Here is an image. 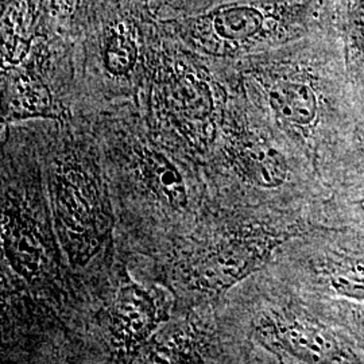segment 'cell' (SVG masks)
Wrapping results in <instances>:
<instances>
[{
  "label": "cell",
  "instance_id": "6da1fadb",
  "mask_svg": "<svg viewBox=\"0 0 364 364\" xmlns=\"http://www.w3.org/2000/svg\"><path fill=\"white\" fill-rule=\"evenodd\" d=\"M331 0H218L192 11L156 16L189 52L240 60L329 27Z\"/></svg>",
  "mask_w": 364,
  "mask_h": 364
},
{
  "label": "cell",
  "instance_id": "7a4b0ae2",
  "mask_svg": "<svg viewBox=\"0 0 364 364\" xmlns=\"http://www.w3.org/2000/svg\"><path fill=\"white\" fill-rule=\"evenodd\" d=\"M55 230L69 260L85 266L103 248L111 231V212L99 176L88 161L66 156L50 177Z\"/></svg>",
  "mask_w": 364,
  "mask_h": 364
},
{
  "label": "cell",
  "instance_id": "3957f363",
  "mask_svg": "<svg viewBox=\"0 0 364 364\" xmlns=\"http://www.w3.org/2000/svg\"><path fill=\"white\" fill-rule=\"evenodd\" d=\"M162 77L161 97L176 130L196 149L207 147L223 117L221 88L195 64L178 63Z\"/></svg>",
  "mask_w": 364,
  "mask_h": 364
},
{
  "label": "cell",
  "instance_id": "277c9868",
  "mask_svg": "<svg viewBox=\"0 0 364 364\" xmlns=\"http://www.w3.org/2000/svg\"><path fill=\"white\" fill-rule=\"evenodd\" d=\"M277 235L243 230L207 248L189 269V284L201 291L220 293L258 270L278 246Z\"/></svg>",
  "mask_w": 364,
  "mask_h": 364
},
{
  "label": "cell",
  "instance_id": "5b68a950",
  "mask_svg": "<svg viewBox=\"0 0 364 364\" xmlns=\"http://www.w3.org/2000/svg\"><path fill=\"white\" fill-rule=\"evenodd\" d=\"M169 305L165 293L142 287L131 279L123 281L109 312V329L115 343L132 351L166 321Z\"/></svg>",
  "mask_w": 364,
  "mask_h": 364
},
{
  "label": "cell",
  "instance_id": "8992f818",
  "mask_svg": "<svg viewBox=\"0 0 364 364\" xmlns=\"http://www.w3.org/2000/svg\"><path fill=\"white\" fill-rule=\"evenodd\" d=\"M225 156L235 171L259 188L282 185L287 165L281 153L262 136L246 129L231 131L225 139Z\"/></svg>",
  "mask_w": 364,
  "mask_h": 364
},
{
  "label": "cell",
  "instance_id": "52a82bcc",
  "mask_svg": "<svg viewBox=\"0 0 364 364\" xmlns=\"http://www.w3.org/2000/svg\"><path fill=\"white\" fill-rule=\"evenodd\" d=\"M1 228L6 259L21 277L33 281L38 275L42 262L38 232L30 218L11 197L3 204Z\"/></svg>",
  "mask_w": 364,
  "mask_h": 364
},
{
  "label": "cell",
  "instance_id": "ba28073f",
  "mask_svg": "<svg viewBox=\"0 0 364 364\" xmlns=\"http://www.w3.org/2000/svg\"><path fill=\"white\" fill-rule=\"evenodd\" d=\"M262 333L275 346L306 362H332L341 358L336 341L320 326L297 320L262 323Z\"/></svg>",
  "mask_w": 364,
  "mask_h": 364
},
{
  "label": "cell",
  "instance_id": "9c48e42d",
  "mask_svg": "<svg viewBox=\"0 0 364 364\" xmlns=\"http://www.w3.org/2000/svg\"><path fill=\"white\" fill-rule=\"evenodd\" d=\"M329 28L338 38L351 81L364 88V0H331Z\"/></svg>",
  "mask_w": 364,
  "mask_h": 364
},
{
  "label": "cell",
  "instance_id": "30bf717a",
  "mask_svg": "<svg viewBox=\"0 0 364 364\" xmlns=\"http://www.w3.org/2000/svg\"><path fill=\"white\" fill-rule=\"evenodd\" d=\"M11 70L14 76L9 85V99L6 103L7 122L33 117H60L58 105L54 102L49 85L34 68Z\"/></svg>",
  "mask_w": 364,
  "mask_h": 364
},
{
  "label": "cell",
  "instance_id": "8fae6325",
  "mask_svg": "<svg viewBox=\"0 0 364 364\" xmlns=\"http://www.w3.org/2000/svg\"><path fill=\"white\" fill-rule=\"evenodd\" d=\"M138 170L147 189L159 201L174 209L186 207V185L169 158L154 149L142 147L138 151Z\"/></svg>",
  "mask_w": 364,
  "mask_h": 364
},
{
  "label": "cell",
  "instance_id": "7c38bea8",
  "mask_svg": "<svg viewBox=\"0 0 364 364\" xmlns=\"http://www.w3.org/2000/svg\"><path fill=\"white\" fill-rule=\"evenodd\" d=\"M336 291L353 299H364V264L341 269L332 279Z\"/></svg>",
  "mask_w": 364,
  "mask_h": 364
},
{
  "label": "cell",
  "instance_id": "4fadbf2b",
  "mask_svg": "<svg viewBox=\"0 0 364 364\" xmlns=\"http://www.w3.org/2000/svg\"><path fill=\"white\" fill-rule=\"evenodd\" d=\"M88 0H46L50 15L58 27L68 34L72 33L73 25Z\"/></svg>",
  "mask_w": 364,
  "mask_h": 364
},
{
  "label": "cell",
  "instance_id": "5bb4252c",
  "mask_svg": "<svg viewBox=\"0 0 364 364\" xmlns=\"http://www.w3.org/2000/svg\"><path fill=\"white\" fill-rule=\"evenodd\" d=\"M176 1H177V7L181 11H192L218 0H176Z\"/></svg>",
  "mask_w": 364,
  "mask_h": 364
}]
</instances>
